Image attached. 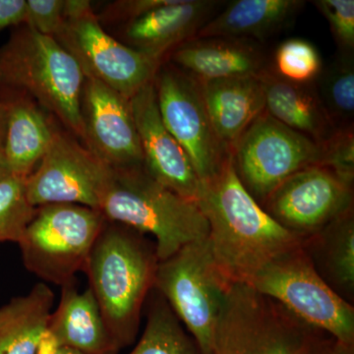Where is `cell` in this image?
<instances>
[{
	"label": "cell",
	"instance_id": "obj_1",
	"mask_svg": "<svg viewBox=\"0 0 354 354\" xmlns=\"http://www.w3.org/2000/svg\"><path fill=\"white\" fill-rule=\"evenodd\" d=\"M195 202L208 223L214 258L230 283H248L272 261L304 241L249 194L235 171L232 155L218 174L200 181Z\"/></svg>",
	"mask_w": 354,
	"mask_h": 354
},
{
	"label": "cell",
	"instance_id": "obj_2",
	"mask_svg": "<svg viewBox=\"0 0 354 354\" xmlns=\"http://www.w3.org/2000/svg\"><path fill=\"white\" fill-rule=\"evenodd\" d=\"M158 262L155 242L120 223L106 221L93 246L84 272L120 351L136 339Z\"/></svg>",
	"mask_w": 354,
	"mask_h": 354
},
{
	"label": "cell",
	"instance_id": "obj_3",
	"mask_svg": "<svg viewBox=\"0 0 354 354\" xmlns=\"http://www.w3.org/2000/svg\"><path fill=\"white\" fill-rule=\"evenodd\" d=\"M99 211L106 221L155 237L158 260L209 236V225L196 202L156 181L144 165L113 169Z\"/></svg>",
	"mask_w": 354,
	"mask_h": 354
},
{
	"label": "cell",
	"instance_id": "obj_4",
	"mask_svg": "<svg viewBox=\"0 0 354 354\" xmlns=\"http://www.w3.org/2000/svg\"><path fill=\"white\" fill-rule=\"evenodd\" d=\"M335 339L246 283H232L212 354H325Z\"/></svg>",
	"mask_w": 354,
	"mask_h": 354
},
{
	"label": "cell",
	"instance_id": "obj_5",
	"mask_svg": "<svg viewBox=\"0 0 354 354\" xmlns=\"http://www.w3.org/2000/svg\"><path fill=\"white\" fill-rule=\"evenodd\" d=\"M0 69L2 83L24 88L83 139L85 74L57 39L26 26L0 50Z\"/></svg>",
	"mask_w": 354,
	"mask_h": 354
},
{
	"label": "cell",
	"instance_id": "obj_6",
	"mask_svg": "<svg viewBox=\"0 0 354 354\" xmlns=\"http://www.w3.org/2000/svg\"><path fill=\"white\" fill-rule=\"evenodd\" d=\"M230 283L216 264L208 237L158 262L155 290L192 335L201 354H212L214 335Z\"/></svg>",
	"mask_w": 354,
	"mask_h": 354
},
{
	"label": "cell",
	"instance_id": "obj_7",
	"mask_svg": "<svg viewBox=\"0 0 354 354\" xmlns=\"http://www.w3.org/2000/svg\"><path fill=\"white\" fill-rule=\"evenodd\" d=\"M106 221L101 212L81 205L38 207L18 243L26 269L55 285L74 283Z\"/></svg>",
	"mask_w": 354,
	"mask_h": 354
},
{
	"label": "cell",
	"instance_id": "obj_8",
	"mask_svg": "<svg viewBox=\"0 0 354 354\" xmlns=\"http://www.w3.org/2000/svg\"><path fill=\"white\" fill-rule=\"evenodd\" d=\"M246 285L272 298L335 341L354 344V306L317 274L301 246L266 266Z\"/></svg>",
	"mask_w": 354,
	"mask_h": 354
},
{
	"label": "cell",
	"instance_id": "obj_9",
	"mask_svg": "<svg viewBox=\"0 0 354 354\" xmlns=\"http://www.w3.org/2000/svg\"><path fill=\"white\" fill-rule=\"evenodd\" d=\"M230 155L241 183L263 206L288 177L319 165L321 146L264 111L237 140Z\"/></svg>",
	"mask_w": 354,
	"mask_h": 354
},
{
	"label": "cell",
	"instance_id": "obj_10",
	"mask_svg": "<svg viewBox=\"0 0 354 354\" xmlns=\"http://www.w3.org/2000/svg\"><path fill=\"white\" fill-rule=\"evenodd\" d=\"M153 84L162 122L189 158L199 180L215 176L230 153L216 136L199 84L176 66H160Z\"/></svg>",
	"mask_w": 354,
	"mask_h": 354
},
{
	"label": "cell",
	"instance_id": "obj_11",
	"mask_svg": "<svg viewBox=\"0 0 354 354\" xmlns=\"http://www.w3.org/2000/svg\"><path fill=\"white\" fill-rule=\"evenodd\" d=\"M113 171L69 133L55 128L38 169L26 178V195L35 208L76 204L99 211Z\"/></svg>",
	"mask_w": 354,
	"mask_h": 354
},
{
	"label": "cell",
	"instance_id": "obj_12",
	"mask_svg": "<svg viewBox=\"0 0 354 354\" xmlns=\"http://www.w3.org/2000/svg\"><path fill=\"white\" fill-rule=\"evenodd\" d=\"M55 39L75 58L85 77L101 81L127 99L152 83L160 66L158 60L104 31L92 9L65 20Z\"/></svg>",
	"mask_w": 354,
	"mask_h": 354
},
{
	"label": "cell",
	"instance_id": "obj_13",
	"mask_svg": "<svg viewBox=\"0 0 354 354\" xmlns=\"http://www.w3.org/2000/svg\"><path fill=\"white\" fill-rule=\"evenodd\" d=\"M353 184L312 165L286 179L263 205L277 223L301 239L353 209Z\"/></svg>",
	"mask_w": 354,
	"mask_h": 354
},
{
	"label": "cell",
	"instance_id": "obj_14",
	"mask_svg": "<svg viewBox=\"0 0 354 354\" xmlns=\"http://www.w3.org/2000/svg\"><path fill=\"white\" fill-rule=\"evenodd\" d=\"M83 140L111 169L144 165L130 99L97 79L86 77L81 97Z\"/></svg>",
	"mask_w": 354,
	"mask_h": 354
},
{
	"label": "cell",
	"instance_id": "obj_15",
	"mask_svg": "<svg viewBox=\"0 0 354 354\" xmlns=\"http://www.w3.org/2000/svg\"><path fill=\"white\" fill-rule=\"evenodd\" d=\"M130 104L147 172L167 189L195 201L199 178L189 158L162 122L153 82L133 95Z\"/></svg>",
	"mask_w": 354,
	"mask_h": 354
},
{
	"label": "cell",
	"instance_id": "obj_16",
	"mask_svg": "<svg viewBox=\"0 0 354 354\" xmlns=\"http://www.w3.org/2000/svg\"><path fill=\"white\" fill-rule=\"evenodd\" d=\"M223 3L216 0H169L129 21L125 30L128 46L160 62L167 51L194 39Z\"/></svg>",
	"mask_w": 354,
	"mask_h": 354
},
{
	"label": "cell",
	"instance_id": "obj_17",
	"mask_svg": "<svg viewBox=\"0 0 354 354\" xmlns=\"http://www.w3.org/2000/svg\"><path fill=\"white\" fill-rule=\"evenodd\" d=\"M171 62L198 83L258 76L267 68L264 53L245 39H192L174 48Z\"/></svg>",
	"mask_w": 354,
	"mask_h": 354
},
{
	"label": "cell",
	"instance_id": "obj_18",
	"mask_svg": "<svg viewBox=\"0 0 354 354\" xmlns=\"http://www.w3.org/2000/svg\"><path fill=\"white\" fill-rule=\"evenodd\" d=\"M198 84L216 136L230 153L237 140L265 111L259 77H236Z\"/></svg>",
	"mask_w": 354,
	"mask_h": 354
},
{
	"label": "cell",
	"instance_id": "obj_19",
	"mask_svg": "<svg viewBox=\"0 0 354 354\" xmlns=\"http://www.w3.org/2000/svg\"><path fill=\"white\" fill-rule=\"evenodd\" d=\"M48 330L60 346L83 354H118L99 304L90 288L79 292L74 283L62 286L57 309L51 313Z\"/></svg>",
	"mask_w": 354,
	"mask_h": 354
},
{
	"label": "cell",
	"instance_id": "obj_20",
	"mask_svg": "<svg viewBox=\"0 0 354 354\" xmlns=\"http://www.w3.org/2000/svg\"><path fill=\"white\" fill-rule=\"evenodd\" d=\"M265 99V111L283 125L319 145L337 130L320 101L315 86L290 82L266 68L258 75Z\"/></svg>",
	"mask_w": 354,
	"mask_h": 354
},
{
	"label": "cell",
	"instance_id": "obj_21",
	"mask_svg": "<svg viewBox=\"0 0 354 354\" xmlns=\"http://www.w3.org/2000/svg\"><path fill=\"white\" fill-rule=\"evenodd\" d=\"M304 6L299 0H234L203 26L195 38L263 41L286 27Z\"/></svg>",
	"mask_w": 354,
	"mask_h": 354
},
{
	"label": "cell",
	"instance_id": "obj_22",
	"mask_svg": "<svg viewBox=\"0 0 354 354\" xmlns=\"http://www.w3.org/2000/svg\"><path fill=\"white\" fill-rule=\"evenodd\" d=\"M302 248L321 279L339 297L353 305V209L304 239Z\"/></svg>",
	"mask_w": 354,
	"mask_h": 354
},
{
	"label": "cell",
	"instance_id": "obj_23",
	"mask_svg": "<svg viewBox=\"0 0 354 354\" xmlns=\"http://www.w3.org/2000/svg\"><path fill=\"white\" fill-rule=\"evenodd\" d=\"M55 127L38 106L27 100L7 104L3 155L11 176L26 179L46 155Z\"/></svg>",
	"mask_w": 354,
	"mask_h": 354
},
{
	"label": "cell",
	"instance_id": "obj_24",
	"mask_svg": "<svg viewBox=\"0 0 354 354\" xmlns=\"http://www.w3.org/2000/svg\"><path fill=\"white\" fill-rule=\"evenodd\" d=\"M55 293L39 283L0 307V354H36L46 330Z\"/></svg>",
	"mask_w": 354,
	"mask_h": 354
},
{
	"label": "cell",
	"instance_id": "obj_25",
	"mask_svg": "<svg viewBox=\"0 0 354 354\" xmlns=\"http://www.w3.org/2000/svg\"><path fill=\"white\" fill-rule=\"evenodd\" d=\"M141 339L129 354H201L164 297L156 290Z\"/></svg>",
	"mask_w": 354,
	"mask_h": 354
},
{
	"label": "cell",
	"instance_id": "obj_26",
	"mask_svg": "<svg viewBox=\"0 0 354 354\" xmlns=\"http://www.w3.org/2000/svg\"><path fill=\"white\" fill-rule=\"evenodd\" d=\"M316 91L324 109L337 129L353 125L354 65L353 55H342L316 79Z\"/></svg>",
	"mask_w": 354,
	"mask_h": 354
},
{
	"label": "cell",
	"instance_id": "obj_27",
	"mask_svg": "<svg viewBox=\"0 0 354 354\" xmlns=\"http://www.w3.org/2000/svg\"><path fill=\"white\" fill-rule=\"evenodd\" d=\"M25 180L13 176L0 180V242L19 243L36 213L28 201Z\"/></svg>",
	"mask_w": 354,
	"mask_h": 354
},
{
	"label": "cell",
	"instance_id": "obj_28",
	"mask_svg": "<svg viewBox=\"0 0 354 354\" xmlns=\"http://www.w3.org/2000/svg\"><path fill=\"white\" fill-rule=\"evenodd\" d=\"M322 69L320 53L305 39H288L279 44L274 53L272 71L290 82L314 83Z\"/></svg>",
	"mask_w": 354,
	"mask_h": 354
},
{
	"label": "cell",
	"instance_id": "obj_29",
	"mask_svg": "<svg viewBox=\"0 0 354 354\" xmlns=\"http://www.w3.org/2000/svg\"><path fill=\"white\" fill-rule=\"evenodd\" d=\"M319 165L334 171L344 181H354L353 125L339 128L329 139L321 144Z\"/></svg>",
	"mask_w": 354,
	"mask_h": 354
},
{
	"label": "cell",
	"instance_id": "obj_30",
	"mask_svg": "<svg viewBox=\"0 0 354 354\" xmlns=\"http://www.w3.org/2000/svg\"><path fill=\"white\" fill-rule=\"evenodd\" d=\"M329 22L342 55H353V0H316L312 2Z\"/></svg>",
	"mask_w": 354,
	"mask_h": 354
},
{
	"label": "cell",
	"instance_id": "obj_31",
	"mask_svg": "<svg viewBox=\"0 0 354 354\" xmlns=\"http://www.w3.org/2000/svg\"><path fill=\"white\" fill-rule=\"evenodd\" d=\"M27 14L25 24L30 29L55 38L65 19L64 15V0H26Z\"/></svg>",
	"mask_w": 354,
	"mask_h": 354
},
{
	"label": "cell",
	"instance_id": "obj_32",
	"mask_svg": "<svg viewBox=\"0 0 354 354\" xmlns=\"http://www.w3.org/2000/svg\"><path fill=\"white\" fill-rule=\"evenodd\" d=\"M169 0H125L116 2L114 11L129 21L137 19L158 7L169 3Z\"/></svg>",
	"mask_w": 354,
	"mask_h": 354
},
{
	"label": "cell",
	"instance_id": "obj_33",
	"mask_svg": "<svg viewBox=\"0 0 354 354\" xmlns=\"http://www.w3.org/2000/svg\"><path fill=\"white\" fill-rule=\"evenodd\" d=\"M26 14V0H0V31L10 26L25 23Z\"/></svg>",
	"mask_w": 354,
	"mask_h": 354
},
{
	"label": "cell",
	"instance_id": "obj_34",
	"mask_svg": "<svg viewBox=\"0 0 354 354\" xmlns=\"http://www.w3.org/2000/svg\"><path fill=\"white\" fill-rule=\"evenodd\" d=\"M92 9L91 2L88 0H64V19H73L83 15Z\"/></svg>",
	"mask_w": 354,
	"mask_h": 354
},
{
	"label": "cell",
	"instance_id": "obj_35",
	"mask_svg": "<svg viewBox=\"0 0 354 354\" xmlns=\"http://www.w3.org/2000/svg\"><path fill=\"white\" fill-rule=\"evenodd\" d=\"M60 348L62 346H59L55 337L46 330L39 342L36 354H55Z\"/></svg>",
	"mask_w": 354,
	"mask_h": 354
},
{
	"label": "cell",
	"instance_id": "obj_36",
	"mask_svg": "<svg viewBox=\"0 0 354 354\" xmlns=\"http://www.w3.org/2000/svg\"><path fill=\"white\" fill-rule=\"evenodd\" d=\"M325 354H354V344H342L334 339Z\"/></svg>",
	"mask_w": 354,
	"mask_h": 354
},
{
	"label": "cell",
	"instance_id": "obj_37",
	"mask_svg": "<svg viewBox=\"0 0 354 354\" xmlns=\"http://www.w3.org/2000/svg\"><path fill=\"white\" fill-rule=\"evenodd\" d=\"M7 125V104L0 101V151H3Z\"/></svg>",
	"mask_w": 354,
	"mask_h": 354
},
{
	"label": "cell",
	"instance_id": "obj_38",
	"mask_svg": "<svg viewBox=\"0 0 354 354\" xmlns=\"http://www.w3.org/2000/svg\"><path fill=\"white\" fill-rule=\"evenodd\" d=\"M11 176L7 167L6 158H4L3 151H0V180L6 177Z\"/></svg>",
	"mask_w": 354,
	"mask_h": 354
},
{
	"label": "cell",
	"instance_id": "obj_39",
	"mask_svg": "<svg viewBox=\"0 0 354 354\" xmlns=\"http://www.w3.org/2000/svg\"><path fill=\"white\" fill-rule=\"evenodd\" d=\"M55 354H83L79 353V351H75V349H72L69 348H65V346H62L57 353Z\"/></svg>",
	"mask_w": 354,
	"mask_h": 354
},
{
	"label": "cell",
	"instance_id": "obj_40",
	"mask_svg": "<svg viewBox=\"0 0 354 354\" xmlns=\"http://www.w3.org/2000/svg\"><path fill=\"white\" fill-rule=\"evenodd\" d=\"M2 84V79H1V69H0V85Z\"/></svg>",
	"mask_w": 354,
	"mask_h": 354
}]
</instances>
